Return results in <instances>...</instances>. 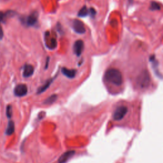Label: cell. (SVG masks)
Instances as JSON below:
<instances>
[{"instance_id":"cell-1","label":"cell","mask_w":163,"mask_h":163,"mask_svg":"<svg viewBox=\"0 0 163 163\" xmlns=\"http://www.w3.org/2000/svg\"><path fill=\"white\" fill-rule=\"evenodd\" d=\"M105 80L115 86H121L122 84V75L121 72L116 68H110L105 74Z\"/></svg>"},{"instance_id":"cell-2","label":"cell","mask_w":163,"mask_h":163,"mask_svg":"<svg viewBox=\"0 0 163 163\" xmlns=\"http://www.w3.org/2000/svg\"><path fill=\"white\" fill-rule=\"evenodd\" d=\"M128 112V108L126 105H118L113 113V120L116 121H121L126 115Z\"/></svg>"},{"instance_id":"cell-3","label":"cell","mask_w":163,"mask_h":163,"mask_svg":"<svg viewBox=\"0 0 163 163\" xmlns=\"http://www.w3.org/2000/svg\"><path fill=\"white\" fill-rule=\"evenodd\" d=\"M73 28L77 33L78 34H84L86 33V28L84 24L78 19L75 20L73 22Z\"/></svg>"},{"instance_id":"cell-4","label":"cell","mask_w":163,"mask_h":163,"mask_svg":"<svg viewBox=\"0 0 163 163\" xmlns=\"http://www.w3.org/2000/svg\"><path fill=\"white\" fill-rule=\"evenodd\" d=\"M28 93V87L25 84L17 85L14 89V95L18 97H22L26 95Z\"/></svg>"},{"instance_id":"cell-5","label":"cell","mask_w":163,"mask_h":163,"mask_svg":"<svg viewBox=\"0 0 163 163\" xmlns=\"http://www.w3.org/2000/svg\"><path fill=\"white\" fill-rule=\"evenodd\" d=\"M84 48V44L81 39L77 40L73 45V51L77 56H80Z\"/></svg>"},{"instance_id":"cell-6","label":"cell","mask_w":163,"mask_h":163,"mask_svg":"<svg viewBox=\"0 0 163 163\" xmlns=\"http://www.w3.org/2000/svg\"><path fill=\"white\" fill-rule=\"evenodd\" d=\"M75 150H68L64 153L59 158L58 163H66L69 159L75 155Z\"/></svg>"},{"instance_id":"cell-7","label":"cell","mask_w":163,"mask_h":163,"mask_svg":"<svg viewBox=\"0 0 163 163\" xmlns=\"http://www.w3.org/2000/svg\"><path fill=\"white\" fill-rule=\"evenodd\" d=\"M38 15L36 12H34L29 15L26 20L27 25L28 26H33L35 25L38 21Z\"/></svg>"},{"instance_id":"cell-8","label":"cell","mask_w":163,"mask_h":163,"mask_svg":"<svg viewBox=\"0 0 163 163\" xmlns=\"http://www.w3.org/2000/svg\"><path fill=\"white\" fill-rule=\"evenodd\" d=\"M34 69L31 65H26L23 69V77L24 78H29L33 75Z\"/></svg>"},{"instance_id":"cell-9","label":"cell","mask_w":163,"mask_h":163,"mask_svg":"<svg viewBox=\"0 0 163 163\" xmlns=\"http://www.w3.org/2000/svg\"><path fill=\"white\" fill-rule=\"evenodd\" d=\"M61 71L64 75L69 78H75L77 73V71L75 70H73V69H68L66 68H63Z\"/></svg>"},{"instance_id":"cell-10","label":"cell","mask_w":163,"mask_h":163,"mask_svg":"<svg viewBox=\"0 0 163 163\" xmlns=\"http://www.w3.org/2000/svg\"><path fill=\"white\" fill-rule=\"evenodd\" d=\"M46 45L47 47L50 49H54L57 47V42L55 38H45Z\"/></svg>"},{"instance_id":"cell-11","label":"cell","mask_w":163,"mask_h":163,"mask_svg":"<svg viewBox=\"0 0 163 163\" xmlns=\"http://www.w3.org/2000/svg\"><path fill=\"white\" fill-rule=\"evenodd\" d=\"M14 130H15L14 122L12 121H10L8 124V127L6 131V134L8 136H10L14 132Z\"/></svg>"},{"instance_id":"cell-12","label":"cell","mask_w":163,"mask_h":163,"mask_svg":"<svg viewBox=\"0 0 163 163\" xmlns=\"http://www.w3.org/2000/svg\"><path fill=\"white\" fill-rule=\"evenodd\" d=\"M89 13V10L86 6H83L79 11L78 16L80 17H84L87 16V15Z\"/></svg>"},{"instance_id":"cell-13","label":"cell","mask_w":163,"mask_h":163,"mask_svg":"<svg viewBox=\"0 0 163 163\" xmlns=\"http://www.w3.org/2000/svg\"><path fill=\"white\" fill-rule=\"evenodd\" d=\"M57 98V96L56 95H53L48 98L47 100L44 101V104L45 105H51L52 103L55 102Z\"/></svg>"},{"instance_id":"cell-14","label":"cell","mask_w":163,"mask_h":163,"mask_svg":"<svg viewBox=\"0 0 163 163\" xmlns=\"http://www.w3.org/2000/svg\"><path fill=\"white\" fill-rule=\"evenodd\" d=\"M52 80H48L45 84H43V86H42L39 89L38 91V94H41L43 92L47 90V89L51 86V83H52Z\"/></svg>"},{"instance_id":"cell-15","label":"cell","mask_w":163,"mask_h":163,"mask_svg":"<svg viewBox=\"0 0 163 163\" xmlns=\"http://www.w3.org/2000/svg\"><path fill=\"white\" fill-rule=\"evenodd\" d=\"M150 10L152 11L155 10H161V5L159 3H158L156 1H152L150 4Z\"/></svg>"},{"instance_id":"cell-16","label":"cell","mask_w":163,"mask_h":163,"mask_svg":"<svg viewBox=\"0 0 163 163\" xmlns=\"http://www.w3.org/2000/svg\"><path fill=\"white\" fill-rule=\"evenodd\" d=\"M7 116L8 118H10L12 117V108L11 105H8L7 107Z\"/></svg>"},{"instance_id":"cell-17","label":"cell","mask_w":163,"mask_h":163,"mask_svg":"<svg viewBox=\"0 0 163 163\" xmlns=\"http://www.w3.org/2000/svg\"><path fill=\"white\" fill-rule=\"evenodd\" d=\"M8 13H9V12L7 13H3L2 12H0V22H1L5 20V19L8 16Z\"/></svg>"},{"instance_id":"cell-18","label":"cell","mask_w":163,"mask_h":163,"mask_svg":"<svg viewBox=\"0 0 163 163\" xmlns=\"http://www.w3.org/2000/svg\"><path fill=\"white\" fill-rule=\"evenodd\" d=\"M89 13L91 16L94 17V16H95V15H96V11H95V10L91 8L89 9Z\"/></svg>"},{"instance_id":"cell-19","label":"cell","mask_w":163,"mask_h":163,"mask_svg":"<svg viewBox=\"0 0 163 163\" xmlns=\"http://www.w3.org/2000/svg\"><path fill=\"white\" fill-rule=\"evenodd\" d=\"M3 31L1 25H0V40L3 38Z\"/></svg>"}]
</instances>
